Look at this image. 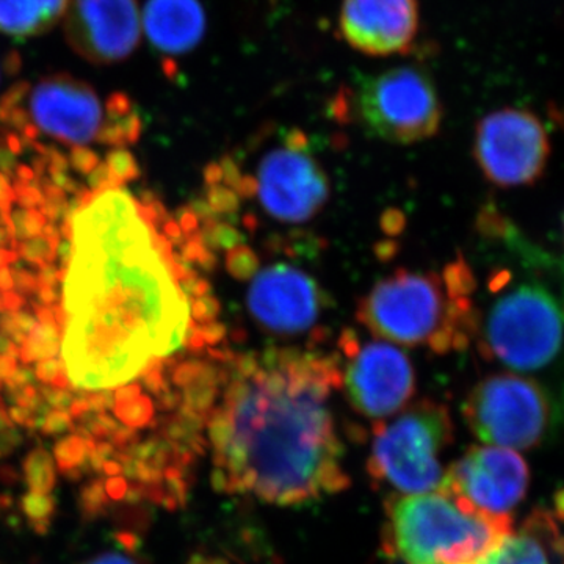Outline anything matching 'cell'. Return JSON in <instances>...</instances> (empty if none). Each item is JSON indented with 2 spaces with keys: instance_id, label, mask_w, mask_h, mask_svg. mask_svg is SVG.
Segmentation results:
<instances>
[{
  "instance_id": "44dd1931",
  "label": "cell",
  "mask_w": 564,
  "mask_h": 564,
  "mask_svg": "<svg viewBox=\"0 0 564 564\" xmlns=\"http://www.w3.org/2000/svg\"><path fill=\"white\" fill-rule=\"evenodd\" d=\"M192 564H218L215 562V560H207V558H198L195 563Z\"/></svg>"
},
{
  "instance_id": "5bb4252c",
  "label": "cell",
  "mask_w": 564,
  "mask_h": 564,
  "mask_svg": "<svg viewBox=\"0 0 564 564\" xmlns=\"http://www.w3.org/2000/svg\"><path fill=\"white\" fill-rule=\"evenodd\" d=\"M530 485L529 464L510 448L475 445L445 470L440 491L489 516H511Z\"/></svg>"
},
{
  "instance_id": "7c38bea8",
  "label": "cell",
  "mask_w": 564,
  "mask_h": 564,
  "mask_svg": "<svg viewBox=\"0 0 564 564\" xmlns=\"http://www.w3.org/2000/svg\"><path fill=\"white\" fill-rule=\"evenodd\" d=\"M347 364L343 367L345 395L364 417L384 422L404 410L415 392V372L410 356L386 340L359 343L352 332L340 337Z\"/></svg>"
},
{
  "instance_id": "9c48e42d",
  "label": "cell",
  "mask_w": 564,
  "mask_h": 564,
  "mask_svg": "<svg viewBox=\"0 0 564 564\" xmlns=\"http://www.w3.org/2000/svg\"><path fill=\"white\" fill-rule=\"evenodd\" d=\"M551 403L538 381L518 373L489 375L467 395L464 421L485 445L530 451L551 425Z\"/></svg>"
},
{
  "instance_id": "3957f363",
  "label": "cell",
  "mask_w": 564,
  "mask_h": 564,
  "mask_svg": "<svg viewBox=\"0 0 564 564\" xmlns=\"http://www.w3.org/2000/svg\"><path fill=\"white\" fill-rule=\"evenodd\" d=\"M477 289L464 259L443 273L395 270L364 295L358 321L378 339L406 347H429L444 355L464 350L477 328Z\"/></svg>"
},
{
  "instance_id": "7a4b0ae2",
  "label": "cell",
  "mask_w": 564,
  "mask_h": 564,
  "mask_svg": "<svg viewBox=\"0 0 564 564\" xmlns=\"http://www.w3.org/2000/svg\"><path fill=\"white\" fill-rule=\"evenodd\" d=\"M62 355L88 391L131 383L188 337L192 307L131 196L106 192L74 218Z\"/></svg>"
},
{
  "instance_id": "30bf717a",
  "label": "cell",
  "mask_w": 564,
  "mask_h": 564,
  "mask_svg": "<svg viewBox=\"0 0 564 564\" xmlns=\"http://www.w3.org/2000/svg\"><path fill=\"white\" fill-rule=\"evenodd\" d=\"M113 106L115 95L106 107L87 82L69 74H54L41 77L35 84L14 85L0 109L7 117H28L52 139L87 144L101 135Z\"/></svg>"
},
{
  "instance_id": "9a60e30c",
  "label": "cell",
  "mask_w": 564,
  "mask_h": 564,
  "mask_svg": "<svg viewBox=\"0 0 564 564\" xmlns=\"http://www.w3.org/2000/svg\"><path fill=\"white\" fill-rule=\"evenodd\" d=\"M63 25L70 50L93 65L124 62L143 32L137 0H69Z\"/></svg>"
},
{
  "instance_id": "5b68a950",
  "label": "cell",
  "mask_w": 564,
  "mask_h": 564,
  "mask_svg": "<svg viewBox=\"0 0 564 564\" xmlns=\"http://www.w3.org/2000/svg\"><path fill=\"white\" fill-rule=\"evenodd\" d=\"M496 293L485 311L477 307L475 337L488 361L511 370L543 369L562 350L564 322L551 293L533 284L508 288L505 272L489 282Z\"/></svg>"
},
{
  "instance_id": "e0dca14e",
  "label": "cell",
  "mask_w": 564,
  "mask_h": 564,
  "mask_svg": "<svg viewBox=\"0 0 564 564\" xmlns=\"http://www.w3.org/2000/svg\"><path fill=\"white\" fill-rule=\"evenodd\" d=\"M564 496L556 511L538 508L518 532L505 536L474 564H564Z\"/></svg>"
},
{
  "instance_id": "7402d4cb",
  "label": "cell",
  "mask_w": 564,
  "mask_h": 564,
  "mask_svg": "<svg viewBox=\"0 0 564 564\" xmlns=\"http://www.w3.org/2000/svg\"><path fill=\"white\" fill-rule=\"evenodd\" d=\"M563 229H564V220H563Z\"/></svg>"
},
{
  "instance_id": "4fadbf2b",
  "label": "cell",
  "mask_w": 564,
  "mask_h": 564,
  "mask_svg": "<svg viewBox=\"0 0 564 564\" xmlns=\"http://www.w3.org/2000/svg\"><path fill=\"white\" fill-rule=\"evenodd\" d=\"M247 307L256 325L278 337L313 332L326 313V293L302 267L274 262L250 274Z\"/></svg>"
},
{
  "instance_id": "ac0fdd59",
  "label": "cell",
  "mask_w": 564,
  "mask_h": 564,
  "mask_svg": "<svg viewBox=\"0 0 564 564\" xmlns=\"http://www.w3.org/2000/svg\"><path fill=\"white\" fill-rule=\"evenodd\" d=\"M141 31L155 51L176 57L198 46L206 32V13L199 0H148Z\"/></svg>"
},
{
  "instance_id": "8fae6325",
  "label": "cell",
  "mask_w": 564,
  "mask_h": 564,
  "mask_svg": "<svg viewBox=\"0 0 564 564\" xmlns=\"http://www.w3.org/2000/svg\"><path fill=\"white\" fill-rule=\"evenodd\" d=\"M474 155L486 181L496 187H529L544 176L551 141L532 111L502 109L478 122Z\"/></svg>"
},
{
  "instance_id": "ffe728a7",
  "label": "cell",
  "mask_w": 564,
  "mask_h": 564,
  "mask_svg": "<svg viewBox=\"0 0 564 564\" xmlns=\"http://www.w3.org/2000/svg\"><path fill=\"white\" fill-rule=\"evenodd\" d=\"M85 564H137L133 560L129 558V556L122 554H115V552H109V554H102L96 556V558L90 560V562Z\"/></svg>"
},
{
  "instance_id": "2e32d148",
  "label": "cell",
  "mask_w": 564,
  "mask_h": 564,
  "mask_svg": "<svg viewBox=\"0 0 564 564\" xmlns=\"http://www.w3.org/2000/svg\"><path fill=\"white\" fill-rule=\"evenodd\" d=\"M421 25L417 0H343L339 31L355 51L391 57L413 46Z\"/></svg>"
},
{
  "instance_id": "277c9868",
  "label": "cell",
  "mask_w": 564,
  "mask_h": 564,
  "mask_svg": "<svg viewBox=\"0 0 564 564\" xmlns=\"http://www.w3.org/2000/svg\"><path fill=\"white\" fill-rule=\"evenodd\" d=\"M513 532L511 516H489L447 492L392 494L383 549L404 564L474 563Z\"/></svg>"
},
{
  "instance_id": "8992f818",
  "label": "cell",
  "mask_w": 564,
  "mask_h": 564,
  "mask_svg": "<svg viewBox=\"0 0 564 564\" xmlns=\"http://www.w3.org/2000/svg\"><path fill=\"white\" fill-rule=\"evenodd\" d=\"M452 441L454 422L447 406L422 400L391 421L378 422L367 473L395 494L440 489L445 475L441 455Z\"/></svg>"
},
{
  "instance_id": "ba28073f",
  "label": "cell",
  "mask_w": 564,
  "mask_h": 564,
  "mask_svg": "<svg viewBox=\"0 0 564 564\" xmlns=\"http://www.w3.org/2000/svg\"><path fill=\"white\" fill-rule=\"evenodd\" d=\"M234 187L239 195L256 198L269 217L284 225L313 220L332 193L328 174L299 129L259 159L252 176H237Z\"/></svg>"
},
{
  "instance_id": "d6986e66",
  "label": "cell",
  "mask_w": 564,
  "mask_h": 564,
  "mask_svg": "<svg viewBox=\"0 0 564 564\" xmlns=\"http://www.w3.org/2000/svg\"><path fill=\"white\" fill-rule=\"evenodd\" d=\"M69 0H0V33L14 40L43 35L65 18Z\"/></svg>"
},
{
  "instance_id": "52a82bcc",
  "label": "cell",
  "mask_w": 564,
  "mask_h": 564,
  "mask_svg": "<svg viewBox=\"0 0 564 564\" xmlns=\"http://www.w3.org/2000/svg\"><path fill=\"white\" fill-rule=\"evenodd\" d=\"M364 131L392 144H414L440 132L444 110L425 70L399 66L359 80L352 101Z\"/></svg>"
},
{
  "instance_id": "6da1fadb",
  "label": "cell",
  "mask_w": 564,
  "mask_h": 564,
  "mask_svg": "<svg viewBox=\"0 0 564 564\" xmlns=\"http://www.w3.org/2000/svg\"><path fill=\"white\" fill-rule=\"evenodd\" d=\"M221 377L206 422L218 491L299 507L350 486L329 403L340 358L269 348L237 356Z\"/></svg>"
}]
</instances>
